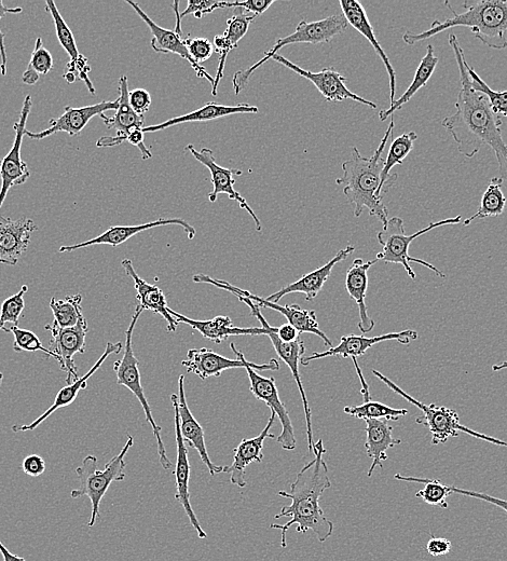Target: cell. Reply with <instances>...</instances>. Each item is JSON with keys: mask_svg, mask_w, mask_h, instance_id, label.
Wrapping results in <instances>:
<instances>
[{"mask_svg": "<svg viewBox=\"0 0 507 561\" xmlns=\"http://www.w3.org/2000/svg\"><path fill=\"white\" fill-rule=\"evenodd\" d=\"M448 41L459 68L461 88L455 104L456 113L446 117L442 126L464 157L473 158L483 146H488L496 155L501 179L507 181V144L501 131L502 118L493 113L486 95L472 86L458 37L451 33Z\"/></svg>", "mask_w": 507, "mask_h": 561, "instance_id": "obj_1", "label": "cell"}, {"mask_svg": "<svg viewBox=\"0 0 507 561\" xmlns=\"http://www.w3.org/2000/svg\"><path fill=\"white\" fill-rule=\"evenodd\" d=\"M314 459L305 465L297 474L291 490H281L278 495L290 499L292 503L285 505L276 518L289 517L284 525L271 524V529L281 530V546L287 547L286 533L296 525V531L306 533L312 531L321 543L330 539L334 532V523L328 519L321 508L320 499L324 491L332 487L330 473L324 460L326 449L323 440L313 445Z\"/></svg>", "mask_w": 507, "mask_h": 561, "instance_id": "obj_2", "label": "cell"}, {"mask_svg": "<svg viewBox=\"0 0 507 561\" xmlns=\"http://www.w3.org/2000/svg\"><path fill=\"white\" fill-rule=\"evenodd\" d=\"M394 127L395 122L392 118L385 136L371 158L363 157L358 148L352 147L351 158L342 163L344 174L336 180L337 185L344 186V195L354 205L355 217H360L364 210H368L383 226L389 221V211L383 203V198L379 196L381 175L386 161L382 156L393 136Z\"/></svg>", "mask_w": 507, "mask_h": 561, "instance_id": "obj_3", "label": "cell"}, {"mask_svg": "<svg viewBox=\"0 0 507 561\" xmlns=\"http://www.w3.org/2000/svg\"><path fill=\"white\" fill-rule=\"evenodd\" d=\"M445 6L452 18L436 20L429 30L422 33L406 32L403 40L409 46L422 43L455 27H468L482 43L496 50L507 48V2L506 0H467L462 4L465 9L458 13L449 2Z\"/></svg>", "mask_w": 507, "mask_h": 561, "instance_id": "obj_4", "label": "cell"}, {"mask_svg": "<svg viewBox=\"0 0 507 561\" xmlns=\"http://www.w3.org/2000/svg\"><path fill=\"white\" fill-rule=\"evenodd\" d=\"M128 441L120 451V453L105 465L104 470L98 469V459L92 455L87 456L80 467L76 469L81 486L79 489L71 491L72 499L88 497L92 504L91 518L88 523L89 528H93L97 524L98 518H101L100 506L109 487L113 483H119L126 480L125 460L129 450L134 445L133 436L127 434Z\"/></svg>", "mask_w": 507, "mask_h": 561, "instance_id": "obj_5", "label": "cell"}, {"mask_svg": "<svg viewBox=\"0 0 507 561\" xmlns=\"http://www.w3.org/2000/svg\"><path fill=\"white\" fill-rule=\"evenodd\" d=\"M373 374L381 380L385 385L391 389L394 393L399 394L402 398L410 404H413L422 412V417L416 419L418 424H424L426 426L431 435L432 441L431 444L433 446L445 444L448 442L451 437H458L459 432H463L470 436L475 437L477 440L485 441L492 445L506 447L507 443L496 439V437H492L483 433H479L474 431L468 427L463 426L460 422V416L454 409H450L444 406H436L434 404L427 405L419 402L413 396L409 395L405 392L402 388L396 385L392 380H390L385 375H382L380 372L373 369Z\"/></svg>", "mask_w": 507, "mask_h": 561, "instance_id": "obj_6", "label": "cell"}, {"mask_svg": "<svg viewBox=\"0 0 507 561\" xmlns=\"http://www.w3.org/2000/svg\"><path fill=\"white\" fill-rule=\"evenodd\" d=\"M462 222L461 215L456 217L447 218L440 222L431 223L428 227L423 228L416 232V234L407 236L404 227V221L401 217H393L388 223L383 226V229L378 232L377 239L382 246V252L377 254L378 261L387 264L402 265L411 280H416V272L411 268L410 264L415 263L429 268L436 273L440 278L445 279L446 275L441 270H438L434 265L423 261V259L411 257L409 255V248L411 243L417 238L428 234V232L438 227L458 225Z\"/></svg>", "mask_w": 507, "mask_h": 561, "instance_id": "obj_7", "label": "cell"}, {"mask_svg": "<svg viewBox=\"0 0 507 561\" xmlns=\"http://www.w3.org/2000/svg\"><path fill=\"white\" fill-rule=\"evenodd\" d=\"M348 22L344 15H334L325 19L308 22L301 20L296 26V31L289 36L277 40L276 45L265 53V57L248 68V70H240L235 73L232 78V86L236 95L249 85L252 75L258 68L272 59L273 56L279 54V51L286 46L294 44H325L337 35L345 33L348 29Z\"/></svg>", "mask_w": 507, "mask_h": 561, "instance_id": "obj_8", "label": "cell"}, {"mask_svg": "<svg viewBox=\"0 0 507 561\" xmlns=\"http://www.w3.org/2000/svg\"><path fill=\"white\" fill-rule=\"evenodd\" d=\"M143 311L144 310L139 305L136 306L132 321L126 332V342L125 348H123V357L121 360L115 362L114 371L117 376L118 385L128 388L135 395V398L141 403L144 409L146 420L150 424V427L153 428V432L156 437L161 467L166 471H170L173 468V463L168 458L166 447H164L162 441V429L156 423L152 408H150V405L145 396L139 367L140 362L135 357L133 351V332L137 321H139L140 317L142 316Z\"/></svg>", "mask_w": 507, "mask_h": 561, "instance_id": "obj_9", "label": "cell"}, {"mask_svg": "<svg viewBox=\"0 0 507 561\" xmlns=\"http://www.w3.org/2000/svg\"><path fill=\"white\" fill-rule=\"evenodd\" d=\"M250 379V390L255 398L265 403L271 412L277 415L282 424V433L278 436L277 442L284 450H295L297 446L295 430L292 419L287 412L285 405L280 399L277 388L276 379L259 375L257 372L271 371L277 372L280 369V363L276 359H272L266 364H254L248 361L245 366Z\"/></svg>", "mask_w": 507, "mask_h": 561, "instance_id": "obj_10", "label": "cell"}, {"mask_svg": "<svg viewBox=\"0 0 507 561\" xmlns=\"http://www.w3.org/2000/svg\"><path fill=\"white\" fill-rule=\"evenodd\" d=\"M194 282L196 283H204V284H211L219 290L227 291L232 295H241L246 298H249L253 301L255 305L259 308H268L271 310H276L283 314L286 318L287 323L293 325L299 334H313L315 336L320 337L327 347L333 348V342L327 335L321 330L317 314L311 310H305L298 305L292 306H281L279 304L271 303V301L266 300V298L259 297L257 295L252 294L249 291H244L239 289V287L232 285L224 280L214 279L207 275H196L193 278Z\"/></svg>", "mask_w": 507, "mask_h": 561, "instance_id": "obj_11", "label": "cell"}, {"mask_svg": "<svg viewBox=\"0 0 507 561\" xmlns=\"http://www.w3.org/2000/svg\"><path fill=\"white\" fill-rule=\"evenodd\" d=\"M236 297L241 301V303H244L250 308L252 316L255 317L260 324L263 325V327H235L229 317L223 316L216 317L209 321H198L189 319L183 316V314L177 313L172 309H170V312L178 324L183 323L193 327L194 330L199 332L204 338L215 342V344H222L223 341L231 336H268L271 326L268 324L259 307L249 298L241 295H236Z\"/></svg>", "mask_w": 507, "mask_h": 561, "instance_id": "obj_12", "label": "cell"}, {"mask_svg": "<svg viewBox=\"0 0 507 561\" xmlns=\"http://www.w3.org/2000/svg\"><path fill=\"white\" fill-rule=\"evenodd\" d=\"M33 100L31 95H26L21 109L19 120L13 126L15 130V141H13L10 152L0 159V209H2L9 190L29 181L31 172L26 162L22 159L21 150L23 138L26 132V122L32 111Z\"/></svg>", "mask_w": 507, "mask_h": 561, "instance_id": "obj_13", "label": "cell"}, {"mask_svg": "<svg viewBox=\"0 0 507 561\" xmlns=\"http://www.w3.org/2000/svg\"><path fill=\"white\" fill-rule=\"evenodd\" d=\"M271 60L276 61L277 63L289 68V70L297 75L311 81L314 87L320 91L322 97L327 102H344L351 100L372 109L377 108L376 103L368 101L360 97V95L350 91L346 85L347 78L338 73L334 67H326L318 73H313L304 70V68H301L293 62L280 56V54H276V56H273Z\"/></svg>", "mask_w": 507, "mask_h": 561, "instance_id": "obj_14", "label": "cell"}, {"mask_svg": "<svg viewBox=\"0 0 507 561\" xmlns=\"http://www.w3.org/2000/svg\"><path fill=\"white\" fill-rule=\"evenodd\" d=\"M186 150L193 155L205 168H208L213 183L212 193L209 194V201L216 202L219 195H227L230 200L237 201L240 208L250 214L255 222V227L258 232L263 230V225L260 223L256 213L250 207V204L244 197H242L235 189V176L242 175L241 170L227 169L216 162L213 150L210 148H202L197 150L194 145L189 144Z\"/></svg>", "mask_w": 507, "mask_h": 561, "instance_id": "obj_15", "label": "cell"}, {"mask_svg": "<svg viewBox=\"0 0 507 561\" xmlns=\"http://www.w3.org/2000/svg\"><path fill=\"white\" fill-rule=\"evenodd\" d=\"M45 330L51 333L50 347L60 358V368L66 373V382L71 385L79 379L78 367L75 364V355L86 352V338L89 332L88 322L85 319L74 327L59 328L47 324Z\"/></svg>", "mask_w": 507, "mask_h": 561, "instance_id": "obj_16", "label": "cell"}, {"mask_svg": "<svg viewBox=\"0 0 507 561\" xmlns=\"http://www.w3.org/2000/svg\"><path fill=\"white\" fill-rule=\"evenodd\" d=\"M171 401L174 408V419H175V434H176V444H177V459H176V467H175V480H176V494L175 499L176 501L180 502L183 506V509L186 515L189 518V522L191 526L198 533V537L200 539H207V532H205L199 522V519L191 506L190 503V492H189V483H190V474H191V467L188 458V449L185 444L184 437L181 432V419H180V410H178V395L172 394Z\"/></svg>", "mask_w": 507, "mask_h": 561, "instance_id": "obj_17", "label": "cell"}, {"mask_svg": "<svg viewBox=\"0 0 507 561\" xmlns=\"http://www.w3.org/2000/svg\"><path fill=\"white\" fill-rule=\"evenodd\" d=\"M118 107V99L78 108L66 106L64 113L59 118L49 121L50 128L36 133L26 130L25 135L29 136L32 140L40 141L49 138L53 134L64 132L74 138V136L79 135L88 126L92 118L101 116L105 112L117 111Z\"/></svg>", "mask_w": 507, "mask_h": 561, "instance_id": "obj_18", "label": "cell"}, {"mask_svg": "<svg viewBox=\"0 0 507 561\" xmlns=\"http://www.w3.org/2000/svg\"><path fill=\"white\" fill-rule=\"evenodd\" d=\"M129 81L126 75L119 78V107L113 116L102 114L100 117L103 119L105 126L109 130H115L116 136H103L97 146L102 147H115L122 143L127 142L129 133L134 129H143L145 117L137 115L129 102Z\"/></svg>", "mask_w": 507, "mask_h": 561, "instance_id": "obj_19", "label": "cell"}, {"mask_svg": "<svg viewBox=\"0 0 507 561\" xmlns=\"http://www.w3.org/2000/svg\"><path fill=\"white\" fill-rule=\"evenodd\" d=\"M418 337V332L414 330H405L399 333H389L376 337L358 335L342 336L338 346L322 353L315 352L311 354L310 357L303 358V360H301V364L308 366L312 361L328 357H341L344 359L359 358L363 357L369 349L373 348L377 344H380V342L395 340L400 342L401 345L406 346L409 345L411 341L417 340Z\"/></svg>", "mask_w": 507, "mask_h": 561, "instance_id": "obj_20", "label": "cell"}, {"mask_svg": "<svg viewBox=\"0 0 507 561\" xmlns=\"http://www.w3.org/2000/svg\"><path fill=\"white\" fill-rule=\"evenodd\" d=\"M38 226L32 218L21 217L13 221L0 216V264L16 266L20 257L29 249L32 234Z\"/></svg>", "mask_w": 507, "mask_h": 561, "instance_id": "obj_21", "label": "cell"}, {"mask_svg": "<svg viewBox=\"0 0 507 561\" xmlns=\"http://www.w3.org/2000/svg\"><path fill=\"white\" fill-rule=\"evenodd\" d=\"M168 225L181 226L184 229L188 239L190 240H193L196 237V229L185 220H182V218H170V220H164V218H160V220L142 225L113 226L111 228H108L105 232H103L102 235L97 238L74 245L61 246L59 251L61 253H70L78 251L80 249L89 248V246L93 245H111L113 246V248H117V246L127 242L134 236L141 234V232L143 231Z\"/></svg>", "mask_w": 507, "mask_h": 561, "instance_id": "obj_22", "label": "cell"}, {"mask_svg": "<svg viewBox=\"0 0 507 561\" xmlns=\"http://www.w3.org/2000/svg\"><path fill=\"white\" fill-rule=\"evenodd\" d=\"M149 27L150 32L153 34L152 48L158 53H173L176 56L181 57L183 60L187 61L191 67L194 68L197 76L199 78L207 79L210 84L214 87L215 78L212 77L205 68L200 64L196 63L193 58L190 57L188 49L185 45V39L182 35L177 34L175 31L163 29V27L156 24L152 19H150L146 13L142 10L139 4L126 2ZM212 87V88H213Z\"/></svg>", "mask_w": 507, "mask_h": 561, "instance_id": "obj_23", "label": "cell"}, {"mask_svg": "<svg viewBox=\"0 0 507 561\" xmlns=\"http://www.w3.org/2000/svg\"><path fill=\"white\" fill-rule=\"evenodd\" d=\"M230 348L237 355L238 360L225 358L212 349L200 348L189 350L187 359L182 362V365L187 369L188 374H195L202 380L221 377L228 369L245 368L248 360L245 359L244 354L236 348L234 342H231Z\"/></svg>", "mask_w": 507, "mask_h": 561, "instance_id": "obj_24", "label": "cell"}, {"mask_svg": "<svg viewBox=\"0 0 507 561\" xmlns=\"http://www.w3.org/2000/svg\"><path fill=\"white\" fill-rule=\"evenodd\" d=\"M277 415L271 412L267 426L254 439L242 440L235 449L234 462L230 467L224 468L223 473L230 474V482L239 488L246 487L245 470L253 462H262L264 460V444L267 439H276V435L271 433V428L276 422Z\"/></svg>", "mask_w": 507, "mask_h": 561, "instance_id": "obj_25", "label": "cell"}, {"mask_svg": "<svg viewBox=\"0 0 507 561\" xmlns=\"http://www.w3.org/2000/svg\"><path fill=\"white\" fill-rule=\"evenodd\" d=\"M354 251V246L348 245L346 249L339 251L330 262L310 273H307V275L300 278L298 281L286 285L279 292L267 297L266 300L271 301V303L278 304L284 296L299 293L304 294L307 301H312L314 298H317L322 291L328 278L331 277L334 267L340 262L346 261V259Z\"/></svg>", "mask_w": 507, "mask_h": 561, "instance_id": "obj_26", "label": "cell"}, {"mask_svg": "<svg viewBox=\"0 0 507 561\" xmlns=\"http://www.w3.org/2000/svg\"><path fill=\"white\" fill-rule=\"evenodd\" d=\"M123 348H125V346H123L121 342H117V344H113V342H108L106 349L102 354V357L98 360L97 363H95L92 366L90 371L85 376H82L81 378L71 383V385H68L67 387L61 389L57 394L56 400H54L52 406L49 409H47L43 415H41L32 423L23 424V426H13L12 431L16 433L34 431L40 426L41 423H44L53 413H56L57 410L72 405L77 399L79 392L81 390L87 389L88 380L93 374L99 371V368L107 360L109 355L119 354Z\"/></svg>", "mask_w": 507, "mask_h": 561, "instance_id": "obj_27", "label": "cell"}, {"mask_svg": "<svg viewBox=\"0 0 507 561\" xmlns=\"http://www.w3.org/2000/svg\"><path fill=\"white\" fill-rule=\"evenodd\" d=\"M184 382L185 376L181 375L178 378V410H180L181 432L184 440L198 451L202 462L208 468L211 476L223 473L225 465L214 464L209 456L207 444H205L204 430L189 409Z\"/></svg>", "mask_w": 507, "mask_h": 561, "instance_id": "obj_28", "label": "cell"}, {"mask_svg": "<svg viewBox=\"0 0 507 561\" xmlns=\"http://www.w3.org/2000/svg\"><path fill=\"white\" fill-rule=\"evenodd\" d=\"M339 4L342 10V15H344L348 24L369 41V44L373 46L378 54V57L383 62V65H385L389 76L390 101L392 104L395 101L396 95V72L389 57L387 56L386 51L383 50L377 40L374 27L367 17L365 8L360 2H356V0H340Z\"/></svg>", "mask_w": 507, "mask_h": 561, "instance_id": "obj_29", "label": "cell"}, {"mask_svg": "<svg viewBox=\"0 0 507 561\" xmlns=\"http://www.w3.org/2000/svg\"><path fill=\"white\" fill-rule=\"evenodd\" d=\"M121 266L125 269L126 275L134 282L136 290V299L139 301V306L145 311H152L160 314V316L168 323V332L174 333L177 326L180 325L172 316L168 307L166 295L159 289L158 286L149 284L137 275L130 259H123Z\"/></svg>", "mask_w": 507, "mask_h": 561, "instance_id": "obj_30", "label": "cell"}, {"mask_svg": "<svg viewBox=\"0 0 507 561\" xmlns=\"http://www.w3.org/2000/svg\"><path fill=\"white\" fill-rule=\"evenodd\" d=\"M258 112V107L250 104L241 103L237 106H226L216 102H209L197 109V111L188 113L180 117L169 119L167 121L159 123V125L144 127L143 131L145 134L153 133L167 130L174 126L183 125V123L207 122L232 115L257 114Z\"/></svg>", "mask_w": 507, "mask_h": 561, "instance_id": "obj_31", "label": "cell"}, {"mask_svg": "<svg viewBox=\"0 0 507 561\" xmlns=\"http://www.w3.org/2000/svg\"><path fill=\"white\" fill-rule=\"evenodd\" d=\"M378 262L377 258L368 262H364L361 258L355 259L346 276L347 292L359 307L360 322L358 326L363 334L371 333L376 325L375 321L368 316L366 292L368 289V271Z\"/></svg>", "mask_w": 507, "mask_h": 561, "instance_id": "obj_32", "label": "cell"}, {"mask_svg": "<svg viewBox=\"0 0 507 561\" xmlns=\"http://www.w3.org/2000/svg\"><path fill=\"white\" fill-rule=\"evenodd\" d=\"M365 431L366 454L373 460L367 476L372 477L377 467L383 469L382 462L388 460L387 451L394 446L401 445L402 440L395 439L393 436V428L387 420H367Z\"/></svg>", "mask_w": 507, "mask_h": 561, "instance_id": "obj_33", "label": "cell"}, {"mask_svg": "<svg viewBox=\"0 0 507 561\" xmlns=\"http://www.w3.org/2000/svg\"><path fill=\"white\" fill-rule=\"evenodd\" d=\"M418 140V134L414 131L404 133L393 139L389 149L385 166H383L381 183L379 187V196L383 198L388 191L394 186L397 180V174H391V170L399 164H403L404 160L414 149V144Z\"/></svg>", "mask_w": 507, "mask_h": 561, "instance_id": "obj_34", "label": "cell"}, {"mask_svg": "<svg viewBox=\"0 0 507 561\" xmlns=\"http://www.w3.org/2000/svg\"><path fill=\"white\" fill-rule=\"evenodd\" d=\"M437 64L438 58L435 56L434 47L428 45L426 56L421 60L413 82L400 99L395 100L386 111L379 113L380 120L386 121L389 117H393L394 113L413 99L420 89L426 87L435 72Z\"/></svg>", "mask_w": 507, "mask_h": 561, "instance_id": "obj_35", "label": "cell"}, {"mask_svg": "<svg viewBox=\"0 0 507 561\" xmlns=\"http://www.w3.org/2000/svg\"><path fill=\"white\" fill-rule=\"evenodd\" d=\"M502 184L503 180L500 176L491 179L483 195L481 207L473 216L463 222V226L468 227L474 221L485 220L488 217H498L504 213L507 200L502 191Z\"/></svg>", "mask_w": 507, "mask_h": 561, "instance_id": "obj_36", "label": "cell"}, {"mask_svg": "<svg viewBox=\"0 0 507 561\" xmlns=\"http://www.w3.org/2000/svg\"><path fill=\"white\" fill-rule=\"evenodd\" d=\"M82 296L76 294L64 299L51 298L50 308L53 313V326L59 328H70L84 321L86 318L82 312Z\"/></svg>", "mask_w": 507, "mask_h": 561, "instance_id": "obj_37", "label": "cell"}, {"mask_svg": "<svg viewBox=\"0 0 507 561\" xmlns=\"http://www.w3.org/2000/svg\"><path fill=\"white\" fill-rule=\"evenodd\" d=\"M395 480L408 483H420L424 485L422 490L416 494L417 498L422 499L429 505L440 506L442 509H448L447 499L452 492L450 487L443 484L441 481L432 480V478H419L414 476H404L396 474Z\"/></svg>", "mask_w": 507, "mask_h": 561, "instance_id": "obj_38", "label": "cell"}, {"mask_svg": "<svg viewBox=\"0 0 507 561\" xmlns=\"http://www.w3.org/2000/svg\"><path fill=\"white\" fill-rule=\"evenodd\" d=\"M344 412L356 419L371 420L381 419L387 421H397L408 414L407 409H396L380 402L368 401L360 406H348Z\"/></svg>", "mask_w": 507, "mask_h": 561, "instance_id": "obj_39", "label": "cell"}, {"mask_svg": "<svg viewBox=\"0 0 507 561\" xmlns=\"http://www.w3.org/2000/svg\"><path fill=\"white\" fill-rule=\"evenodd\" d=\"M53 67L54 62L51 53L44 47L43 39L38 37L29 66H27L22 76L23 84L29 86L36 85L40 76L48 75L53 70Z\"/></svg>", "mask_w": 507, "mask_h": 561, "instance_id": "obj_40", "label": "cell"}, {"mask_svg": "<svg viewBox=\"0 0 507 561\" xmlns=\"http://www.w3.org/2000/svg\"><path fill=\"white\" fill-rule=\"evenodd\" d=\"M46 11L50 13L54 25H56V32L60 45L71 60H76L80 56V53L71 27L65 22L56 3L52 2V0H47Z\"/></svg>", "mask_w": 507, "mask_h": 561, "instance_id": "obj_41", "label": "cell"}, {"mask_svg": "<svg viewBox=\"0 0 507 561\" xmlns=\"http://www.w3.org/2000/svg\"><path fill=\"white\" fill-rule=\"evenodd\" d=\"M6 333H12L13 337H15V341H13V350L16 352L41 351L44 352L47 358H53L58 363L60 362L58 355L52 350L45 348L44 345L41 344L37 335L33 332L22 330L19 326H11L10 328H7Z\"/></svg>", "mask_w": 507, "mask_h": 561, "instance_id": "obj_42", "label": "cell"}, {"mask_svg": "<svg viewBox=\"0 0 507 561\" xmlns=\"http://www.w3.org/2000/svg\"><path fill=\"white\" fill-rule=\"evenodd\" d=\"M465 66H467L468 73L471 78L472 86L475 90L482 92L486 95L490 102L491 109L493 113L496 115L504 116L507 118V90L498 92L491 89L486 82L479 76L473 67H471L467 62H465Z\"/></svg>", "mask_w": 507, "mask_h": 561, "instance_id": "obj_43", "label": "cell"}, {"mask_svg": "<svg viewBox=\"0 0 507 561\" xmlns=\"http://www.w3.org/2000/svg\"><path fill=\"white\" fill-rule=\"evenodd\" d=\"M27 292H29V286L23 285L17 294L4 301L2 310H0V331L5 332L8 323L19 326L25 308L24 295Z\"/></svg>", "mask_w": 507, "mask_h": 561, "instance_id": "obj_44", "label": "cell"}, {"mask_svg": "<svg viewBox=\"0 0 507 561\" xmlns=\"http://www.w3.org/2000/svg\"><path fill=\"white\" fill-rule=\"evenodd\" d=\"M228 2H219V0H189L188 6L180 13L181 19L187 16H194L201 19L204 16L211 15L217 9L227 8Z\"/></svg>", "mask_w": 507, "mask_h": 561, "instance_id": "obj_45", "label": "cell"}, {"mask_svg": "<svg viewBox=\"0 0 507 561\" xmlns=\"http://www.w3.org/2000/svg\"><path fill=\"white\" fill-rule=\"evenodd\" d=\"M185 45L190 57L198 64L211 59L215 52L214 45L208 38H191L188 36L185 38Z\"/></svg>", "mask_w": 507, "mask_h": 561, "instance_id": "obj_46", "label": "cell"}, {"mask_svg": "<svg viewBox=\"0 0 507 561\" xmlns=\"http://www.w3.org/2000/svg\"><path fill=\"white\" fill-rule=\"evenodd\" d=\"M65 72H71L77 77V80L85 82V85L92 95L97 93V90H95V87L89 78L91 67L89 65L88 58L82 56V54H80L76 60H71L67 63Z\"/></svg>", "mask_w": 507, "mask_h": 561, "instance_id": "obj_47", "label": "cell"}, {"mask_svg": "<svg viewBox=\"0 0 507 561\" xmlns=\"http://www.w3.org/2000/svg\"><path fill=\"white\" fill-rule=\"evenodd\" d=\"M22 11V7L9 8L5 6L2 0H0V22H2L3 18H5L6 16L19 15V13H22ZM5 37L6 35L2 32V29H0V73H2L3 76H6L7 74L8 63Z\"/></svg>", "mask_w": 507, "mask_h": 561, "instance_id": "obj_48", "label": "cell"}, {"mask_svg": "<svg viewBox=\"0 0 507 561\" xmlns=\"http://www.w3.org/2000/svg\"><path fill=\"white\" fill-rule=\"evenodd\" d=\"M129 102L137 115L144 116L152 106V95L145 89H135L129 92Z\"/></svg>", "mask_w": 507, "mask_h": 561, "instance_id": "obj_49", "label": "cell"}, {"mask_svg": "<svg viewBox=\"0 0 507 561\" xmlns=\"http://www.w3.org/2000/svg\"><path fill=\"white\" fill-rule=\"evenodd\" d=\"M276 0H244V2L228 3L227 8H237L251 13L256 18L262 16Z\"/></svg>", "mask_w": 507, "mask_h": 561, "instance_id": "obj_50", "label": "cell"}, {"mask_svg": "<svg viewBox=\"0 0 507 561\" xmlns=\"http://www.w3.org/2000/svg\"><path fill=\"white\" fill-rule=\"evenodd\" d=\"M450 490L452 494H457L464 497L482 500L489 504L495 505L497 506V508H500L507 514V500H502L496 497L489 496L488 494H485V492L472 491V490L461 489L457 487H450Z\"/></svg>", "mask_w": 507, "mask_h": 561, "instance_id": "obj_51", "label": "cell"}, {"mask_svg": "<svg viewBox=\"0 0 507 561\" xmlns=\"http://www.w3.org/2000/svg\"><path fill=\"white\" fill-rule=\"evenodd\" d=\"M22 470L26 475L38 477L46 471V462L44 458L38 455H30L24 458L22 462Z\"/></svg>", "mask_w": 507, "mask_h": 561, "instance_id": "obj_52", "label": "cell"}, {"mask_svg": "<svg viewBox=\"0 0 507 561\" xmlns=\"http://www.w3.org/2000/svg\"><path fill=\"white\" fill-rule=\"evenodd\" d=\"M452 543L446 538L432 536L427 543V552L433 557H441L451 552Z\"/></svg>", "mask_w": 507, "mask_h": 561, "instance_id": "obj_53", "label": "cell"}, {"mask_svg": "<svg viewBox=\"0 0 507 561\" xmlns=\"http://www.w3.org/2000/svg\"><path fill=\"white\" fill-rule=\"evenodd\" d=\"M144 138H145V133L143 129H134L129 133L127 142L139 148L142 155V159L148 160L153 157V154L145 145Z\"/></svg>", "mask_w": 507, "mask_h": 561, "instance_id": "obj_54", "label": "cell"}, {"mask_svg": "<svg viewBox=\"0 0 507 561\" xmlns=\"http://www.w3.org/2000/svg\"><path fill=\"white\" fill-rule=\"evenodd\" d=\"M277 335L284 342H294L300 334L293 325L286 323L278 327Z\"/></svg>", "mask_w": 507, "mask_h": 561, "instance_id": "obj_55", "label": "cell"}, {"mask_svg": "<svg viewBox=\"0 0 507 561\" xmlns=\"http://www.w3.org/2000/svg\"><path fill=\"white\" fill-rule=\"evenodd\" d=\"M352 362L354 364V367L356 369V373H358V376L361 380V385H362V390L361 393L363 394V398H364V402H368L371 401V393H369V387L367 385V382L363 376L362 373V369L360 368L358 361H356V358H352Z\"/></svg>", "mask_w": 507, "mask_h": 561, "instance_id": "obj_56", "label": "cell"}, {"mask_svg": "<svg viewBox=\"0 0 507 561\" xmlns=\"http://www.w3.org/2000/svg\"><path fill=\"white\" fill-rule=\"evenodd\" d=\"M0 554H2L4 561H26L24 558L9 552L2 541H0Z\"/></svg>", "mask_w": 507, "mask_h": 561, "instance_id": "obj_57", "label": "cell"}, {"mask_svg": "<svg viewBox=\"0 0 507 561\" xmlns=\"http://www.w3.org/2000/svg\"><path fill=\"white\" fill-rule=\"evenodd\" d=\"M504 369H507V361L492 366V372H495V373L504 371Z\"/></svg>", "mask_w": 507, "mask_h": 561, "instance_id": "obj_58", "label": "cell"}, {"mask_svg": "<svg viewBox=\"0 0 507 561\" xmlns=\"http://www.w3.org/2000/svg\"><path fill=\"white\" fill-rule=\"evenodd\" d=\"M3 380H4V375L2 372H0V388H2Z\"/></svg>", "mask_w": 507, "mask_h": 561, "instance_id": "obj_59", "label": "cell"}]
</instances>
